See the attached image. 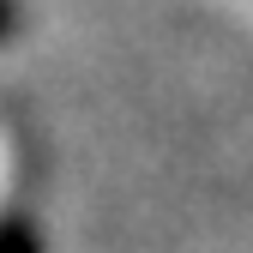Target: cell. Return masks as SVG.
<instances>
[{"instance_id": "6da1fadb", "label": "cell", "mask_w": 253, "mask_h": 253, "mask_svg": "<svg viewBox=\"0 0 253 253\" xmlns=\"http://www.w3.org/2000/svg\"><path fill=\"white\" fill-rule=\"evenodd\" d=\"M0 253H37V229H30V217H6V223H0Z\"/></svg>"}, {"instance_id": "7a4b0ae2", "label": "cell", "mask_w": 253, "mask_h": 253, "mask_svg": "<svg viewBox=\"0 0 253 253\" xmlns=\"http://www.w3.org/2000/svg\"><path fill=\"white\" fill-rule=\"evenodd\" d=\"M18 30V0H0V42Z\"/></svg>"}]
</instances>
